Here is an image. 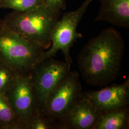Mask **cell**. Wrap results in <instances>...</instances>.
Returning a JSON list of instances; mask_svg holds the SVG:
<instances>
[{
    "instance_id": "obj_1",
    "label": "cell",
    "mask_w": 129,
    "mask_h": 129,
    "mask_svg": "<svg viewBox=\"0 0 129 129\" xmlns=\"http://www.w3.org/2000/svg\"><path fill=\"white\" fill-rule=\"evenodd\" d=\"M124 50L120 33L107 28L86 45L78 56V68L84 80L96 87L107 85L120 74Z\"/></svg>"
},
{
    "instance_id": "obj_2",
    "label": "cell",
    "mask_w": 129,
    "mask_h": 129,
    "mask_svg": "<svg viewBox=\"0 0 129 129\" xmlns=\"http://www.w3.org/2000/svg\"><path fill=\"white\" fill-rule=\"evenodd\" d=\"M59 15L60 12L43 4L25 12L14 11L2 20L11 31L46 50L51 46L52 34L59 19Z\"/></svg>"
},
{
    "instance_id": "obj_3",
    "label": "cell",
    "mask_w": 129,
    "mask_h": 129,
    "mask_svg": "<svg viewBox=\"0 0 129 129\" xmlns=\"http://www.w3.org/2000/svg\"><path fill=\"white\" fill-rule=\"evenodd\" d=\"M45 51L11 31L0 19V60L16 75L30 77Z\"/></svg>"
},
{
    "instance_id": "obj_4",
    "label": "cell",
    "mask_w": 129,
    "mask_h": 129,
    "mask_svg": "<svg viewBox=\"0 0 129 129\" xmlns=\"http://www.w3.org/2000/svg\"><path fill=\"white\" fill-rule=\"evenodd\" d=\"M94 1L96 0H85L78 9L65 13L59 19L52 34L51 46L45 51L43 60L54 57L58 51H61L65 61L70 64L72 63L70 49L75 42L83 37L81 33L77 32L78 26L88 6Z\"/></svg>"
},
{
    "instance_id": "obj_5",
    "label": "cell",
    "mask_w": 129,
    "mask_h": 129,
    "mask_svg": "<svg viewBox=\"0 0 129 129\" xmlns=\"http://www.w3.org/2000/svg\"><path fill=\"white\" fill-rule=\"evenodd\" d=\"M82 93L79 75L70 71L50 93L42 111L55 124L64 117Z\"/></svg>"
},
{
    "instance_id": "obj_6",
    "label": "cell",
    "mask_w": 129,
    "mask_h": 129,
    "mask_svg": "<svg viewBox=\"0 0 129 129\" xmlns=\"http://www.w3.org/2000/svg\"><path fill=\"white\" fill-rule=\"evenodd\" d=\"M71 64L50 58L35 67L30 78L37 108L43 111L46 99L58 83L71 71Z\"/></svg>"
},
{
    "instance_id": "obj_7",
    "label": "cell",
    "mask_w": 129,
    "mask_h": 129,
    "mask_svg": "<svg viewBox=\"0 0 129 129\" xmlns=\"http://www.w3.org/2000/svg\"><path fill=\"white\" fill-rule=\"evenodd\" d=\"M6 95L22 129H25L28 120L37 108L30 76H18Z\"/></svg>"
},
{
    "instance_id": "obj_8",
    "label": "cell",
    "mask_w": 129,
    "mask_h": 129,
    "mask_svg": "<svg viewBox=\"0 0 129 129\" xmlns=\"http://www.w3.org/2000/svg\"><path fill=\"white\" fill-rule=\"evenodd\" d=\"M101 113L82 93L64 117L54 124L55 128L94 129Z\"/></svg>"
},
{
    "instance_id": "obj_9",
    "label": "cell",
    "mask_w": 129,
    "mask_h": 129,
    "mask_svg": "<svg viewBox=\"0 0 129 129\" xmlns=\"http://www.w3.org/2000/svg\"><path fill=\"white\" fill-rule=\"evenodd\" d=\"M82 93L101 113L129 107V78L122 84Z\"/></svg>"
},
{
    "instance_id": "obj_10",
    "label": "cell",
    "mask_w": 129,
    "mask_h": 129,
    "mask_svg": "<svg viewBox=\"0 0 129 129\" xmlns=\"http://www.w3.org/2000/svg\"><path fill=\"white\" fill-rule=\"evenodd\" d=\"M99 13L95 21H106L120 27H129V0H101Z\"/></svg>"
},
{
    "instance_id": "obj_11",
    "label": "cell",
    "mask_w": 129,
    "mask_h": 129,
    "mask_svg": "<svg viewBox=\"0 0 129 129\" xmlns=\"http://www.w3.org/2000/svg\"><path fill=\"white\" fill-rule=\"evenodd\" d=\"M129 127V107H126L101 113L94 129H127Z\"/></svg>"
},
{
    "instance_id": "obj_12",
    "label": "cell",
    "mask_w": 129,
    "mask_h": 129,
    "mask_svg": "<svg viewBox=\"0 0 129 129\" xmlns=\"http://www.w3.org/2000/svg\"><path fill=\"white\" fill-rule=\"evenodd\" d=\"M0 129H22L6 93L0 94Z\"/></svg>"
},
{
    "instance_id": "obj_13",
    "label": "cell",
    "mask_w": 129,
    "mask_h": 129,
    "mask_svg": "<svg viewBox=\"0 0 129 129\" xmlns=\"http://www.w3.org/2000/svg\"><path fill=\"white\" fill-rule=\"evenodd\" d=\"M44 4L43 0H2L0 8L25 12L36 8Z\"/></svg>"
},
{
    "instance_id": "obj_14",
    "label": "cell",
    "mask_w": 129,
    "mask_h": 129,
    "mask_svg": "<svg viewBox=\"0 0 129 129\" xmlns=\"http://www.w3.org/2000/svg\"><path fill=\"white\" fill-rule=\"evenodd\" d=\"M55 129V125L43 113V111L37 108L28 120L25 129Z\"/></svg>"
},
{
    "instance_id": "obj_15",
    "label": "cell",
    "mask_w": 129,
    "mask_h": 129,
    "mask_svg": "<svg viewBox=\"0 0 129 129\" xmlns=\"http://www.w3.org/2000/svg\"><path fill=\"white\" fill-rule=\"evenodd\" d=\"M17 76V75L0 60V94L6 93Z\"/></svg>"
},
{
    "instance_id": "obj_16",
    "label": "cell",
    "mask_w": 129,
    "mask_h": 129,
    "mask_svg": "<svg viewBox=\"0 0 129 129\" xmlns=\"http://www.w3.org/2000/svg\"><path fill=\"white\" fill-rule=\"evenodd\" d=\"M44 4L57 12L66 8L65 0H43Z\"/></svg>"
},
{
    "instance_id": "obj_17",
    "label": "cell",
    "mask_w": 129,
    "mask_h": 129,
    "mask_svg": "<svg viewBox=\"0 0 129 129\" xmlns=\"http://www.w3.org/2000/svg\"><path fill=\"white\" fill-rule=\"evenodd\" d=\"M2 1V0H0V2H1Z\"/></svg>"
}]
</instances>
